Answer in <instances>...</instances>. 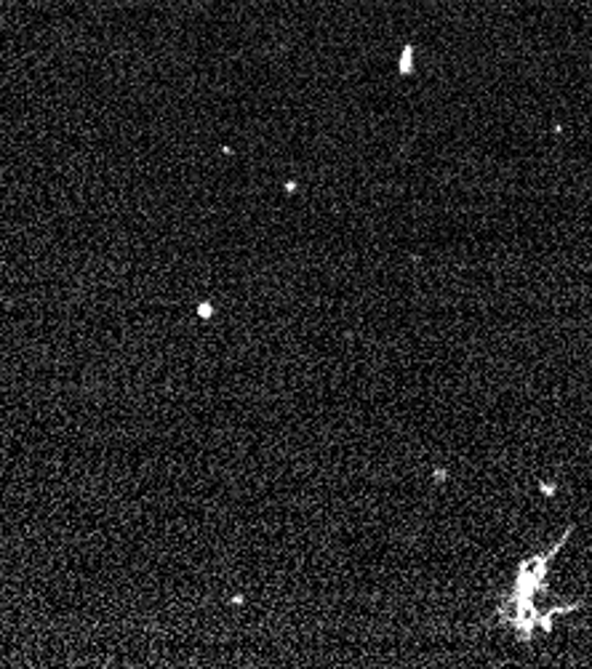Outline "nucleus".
Wrapping results in <instances>:
<instances>
[{
  "label": "nucleus",
  "instance_id": "1",
  "mask_svg": "<svg viewBox=\"0 0 592 669\" xmlns=\"http://www.w3.org/2000/svg\"><path fill=\"white\" fill-rule=\"evenodd\" d=\"M542 491H545V497H553V493H555V486H542Z\"/></svg>",
  "mask_w": 592,
  "mask_h": 669
}]
</instances>
